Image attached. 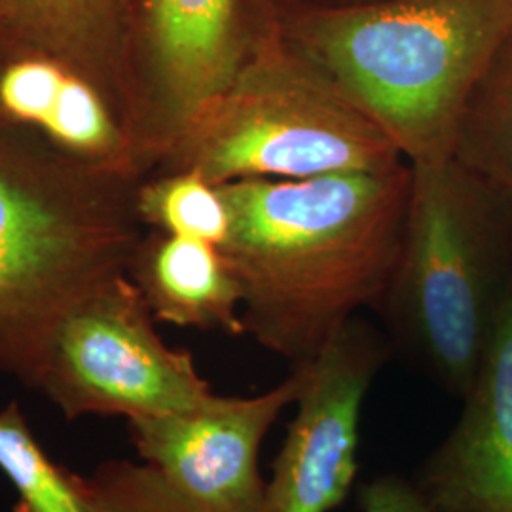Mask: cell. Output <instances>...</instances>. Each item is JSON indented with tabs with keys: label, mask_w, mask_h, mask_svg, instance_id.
Here are the masks:
<instances>
[{
	"label": "cell",
	"mask_w": 512,
	"mask_h": 512,
	"mask_svg": "<svg viewBox=\"0 0 512 512\" xmlns=\"http://www.w3.org/2000/svg\"><path fill=\"white\" fill-rule=\"evenodd\" d=\"M281 37L366 112L408 164L454 156L512 0H370L277 12Z\"/></svg>",
	"instance_id": "cell-2"
},
{
	"label": "cell",
	"mask_w": 512,
	"mask_h": 512,
	"mask_svg": "<svg viewBox=\"0 0 512 512\" xmlns=\"http://www.w3.org/2000/svg\"><path fill=\"white\" fill-rule=\"evenodd\" d=\"M275 25L270 0H128V128L145 177Z\"/></svg>",
	"instance_id": "cell-7"
},
{
	"label": "cell",
	"mask_w": 512,
	"mask_h": 512,
	"mask_svg": "<svg viewBox=\"0 0 512 512\" xmlns=\"http://www.w3.org/2000/svg\"><path fill=\"white\" fill-rule=\"evenodd\" d=\"M0 471L16 488L14 512H92L88 478L48 458L18 403L0 412Z\"/></svg>",
	"instance_id": "cell-16"
},
{
	"label": "cell",
	"mask_w": 512,
	"mask_h": 512,
	"mask_svg": "<svg viewBox=\"0 0 512 512\" xmlns=\"http://www.w3.org/2000/svg\"><path fill=\"white\" fill-rule=\"evenodd\" d=\"M126 275L156 321L243 336V294L219 245L152 232L141 236Z\"/></svg>",
	"instance_id": "cell-12"
},
{
	"label": "cell",
	"mask_w": 512,
	"mask_h": 512,
	"mask_svg": "<svg viewBox=\"0 0 512 512\" xmlns=\"http://www.w3.org/2000/svg\"><path fill=\"white\" fill-rule=\"evenodd\" d=\"M403 164L384 129L289 46L275 25L156 171L194 169L226 184L385 173Z\"/></svg>",
	"instance_id": "cell-5"
},
{
	"label": "cell",
	"mask_w": 512,
	"mask_h": 512,
	"mask_svg": "<svg viewBox=\"0 0 512 512\" xmlns=\"http://www.w3.org/2000/svg\"><path fill=\"white\" fill-rule=\"evenodd\" d=\"M304 366L255 397H219L160 416L128 420L139 456L164 478L188 512H264L260 448L275 421L296 403Z\"/></svg>",
	"instance_id": "cell-9"
},
{
	"label": "cell",
	"mask_w": 512,
	"mask_h": 512,
	"mask_svg": "<svg viewBox=\"0 0 512 512\" xmlns=\"http://www.w3.org/2000/svg\"><path fill=\"white\" fill-rule=\"evenodd\" d=\"M454 158L512 198V31L467 99Z\"/></svg>",
	"instance_id": "cell-14"
},
{
	"label": "cell",
	"mask_w": 512,
	"mask_h": 512,
	"mask_svg": "<svg viewBox=\"0 0 512 512\" xmlns=\"http://www.w3.org/2000/svg\"><path fill=\"white\" fill-rule=\"evenodd\" d=\"M277 10V6H283L281 10H293V8H308V6H325L329 0H270ZM279 10V12H281Z\"/></svg>",
	"instance_id": "cell-19"
},
{
	"label": "cell",
	"mask_w": 512,
	"mask_h": 512,
	"mask_svg": "<svg viewBox=\"0 0 512 512\" xmlns=\"http://www.w3.org/2000/svg\"><path fill=\"white\" fill-rule=\"evenodd\" d=\"M456 425L412 478L433 512H512V277Z\"/></svg>",
	"instance_id": "cell-10"
},
{
	"label": "cell",
	"mask_w": 512,
	"mask_h": 512,
	"mask_svg": "<svg viewBox=\"0 0 512 512\" xmlns=\"http://www.w3.org/2000/svg\"><path fill=\"white\" fill-rule=\"evenodd\" d=\"M141 224L169 236L202 239L222 247L230 236L232 213L222 186L194 169L154 171L137 188Z\"/></svg>",
	"instance_id": "cell-15"
},
{
	"label": "cell",
	"mask_w": 512,
	"mask_h": 512,
	"mask_svg": "<svg viewBox=\"0 0 512 512\" xmlns=\"http://www.w3.org/2000/svg\"><path fill=\"white\" fill-rule=\"evenodd\" d=\"M18 2L19 0H0V29L4 27L6 19L10 18V14Z\"/></svg>",
	"instance_id": "cell-20"
},
{
	"label": "cell",
	"mask_w": 512,
	"mask_h": 512,
	"mask_svg": "<svg viewBox=\"0 0 512 512\" xmlns=\"http://www.w3.org/2000/svg\"><path fill=\"white\" fill-rule=\"evenodd\" d=\"M0 120L37 133L78 160L143 175L118 110L52 55L0 46Z\"/></svg>",
	"instance_id": "cell-11"
},
{
	"label": "cell",
	"mask_w": 512,
	"mask_h": 512,
	"mask_svg": "<svg viewBox=\"0 0 512 512\" xmlns=\"http://www.w3.org/2000/svg\"><path fill=\"white\" fill-rule=\"evenodd\" d=\"M220 186L232 213L220 249L256 344L304 365L359 311L378 310L401 251L410 165Z\"/></svg>",
	"instance_id": "cell-1"
},
{
	"label": "cell",
	"mask_w": 512,
	"mask_h": 512,
	"mask_svg": "<svg viewBox=\"0 0 512 512\" xmlns=\"http://www.w3.org/2000/svg\"><path fill=\"white\" fill-rule=\"evenodd\" d=\"M361 512H433L412 478L384 475L365 484L359 494Z\"/></svg>",
	"instance_id": "cell-18"
},
{
	"label": "cell",
	"mask_w": 512,
	"mask_h": 512,
	"mask_svg": "<svg viewBox=\"0 0 512 512\" xmlns=\"http://www.w3.org/2000/svg\"><path fill=\"white\" fill-rule=\"evenodd\" d=\"M25 384L69 420L160 416L213 393L190 351L169 348L160 338L126 272L97 281L55 317Z\"/></svg>",
	"instance_id": "cell-6"
},
{
	"label": "cell",
	"mask_w": 512,
	"mask_h": 512,
	"mask_svg": "<svg viewBox=\"0 0 512 512\" xmlns=\"http://www.w3.org/2000/svg\"><path fill=\"white\" fill-rule=\"evenodd\" d=\"M126 23L128 0H19L0 29V46L67 63L109 99L128 126Z\"/></svg>",
	"instance_id": "cell-13"
},
{
	"label": "cell",
	"mask_w": 512,
	"mask_h": 512,
	"mask_svg": "<svg viewBox=\"0 0 512 512\" xmlns=\"http://www.w3.org/2000/svg\"><path fill=\"white\" fill-rule=\"evenodd\" d=\"M511 232H512V213H511Z\"/></svg>",
	"instance_id": "cell-21"
},
{
	"label": "cell",
	"mask_w": 512,
	"mask_h": 512,
	"mask_svg": "<svg viewBox=\"0 0 512 512\" xmlns=\"http://www.w3.org/2000/svg\"><path fill=\"white\" fill-rule=\"evenodd\" d=\"M387 355L382 334L355 315L302 365L296 416L272 463L264 512H332L348 499L363 406Z\"/></svg>",
	"instance_id": "cell-8"
},
{
	"label": "cell",
	"mask_w": 512,
	"mask_h": 512,
	"mask_svg": "<svg viewBox=\"0 0 512 512\" xmlns=\"http://www.w3.org/2000/svg\"><path fill=\"white\" fill-rule=\"evenodd\" d=\"M92 512H188L148 463L110 461L88 478Z\"/></svg>",
	"instance_id": "cell-17"
},
{
	"label": "cell",
	"mask_w": 512,
	"mask_h": 512,
	"mask_svg": "<svg viewBox=\"0 0 512 512\" xmlns=\"http://www.w3.org/2000/svg\"><path fill=\"white\" fill-rule=\"evenodd\" d=\"M408 165L401 251L378 310L427 376L463 399L512 277V198L454 156Z\"/></svg>",
	"instance_id": "cell-4"
},
{
	"label": "cell",
	"mask_w": 512,
	"mask_h": 512,
	"mask_svg": "<svg viewBox=\"0 0 512 512\" xmlns=\"http://www.w3.org/2000/svg\"><path fill=\"white\" fill-rule=\"evenodd\" d=\"M143 175L78 160L0 120V372L27 382L55 317L126 272Z\"/></svg>",
	"instance_id": "cell-3"
}]
</instances>
